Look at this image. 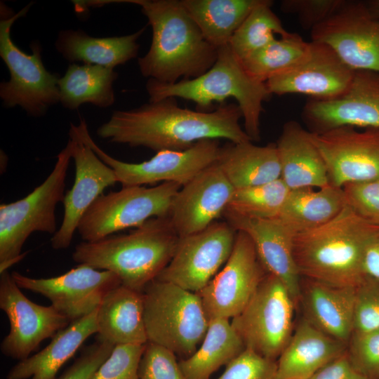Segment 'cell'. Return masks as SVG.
I'll list each match as a JSON object with an SVG mask.
<instances>
[{
	"label": "cell",
	"instance_id": "d6986e66",
	"mask_svg": "<svg viewBox=\"0 0 379 379\" xmlns=\"http://www.w3.org/2000/svg\"><path fill=\"white\" fill-rule=\"evenodd\" d=\"M302 117L312 133L343 126L379 128V72L354 71L343 95L331 100H309Z\"/></svg>",
	"mask_w": 379,
	"mask_h": 379
},
{
	"label": "cell",
	"instance_id": "ffe728a7",
	"mask_svg": "<svg viewBox=\"0 0 379 379\" xmlns=\"http://www.w3.org/2000/svg\"><path fill=\"white\" fill-rule=\"evenodd\" d=\"M72 158L75 176L72 188L65 193L62 204L64 214L60 227L53 235V249L67 248L72 243L79 224L92 204L104 190L117 180L113 169L104 163L85 142L69 133Z\"/></svg>",
	"mask_w": 379,
	"mask_h": 379
},
{
	"label": "cell",
	"instance_id": "b9f144b4",
	"mask_svg": "<svg viewBox=\"0 0 379 379\" xmlns=\"http://www.w3.org/2000/svg\"><path fill=\"white\" fill-rule=\"evenodd\" d=\"M342 188L347 205L363 218L379 225V178L347 183Z\"/></svg>",
	"mask_w": 379,
	"mask_h": 379
},
{
	"label": "cell",
	"instance_id": "7a4b0ae2",
	"mask_svg": "<svg viewBox=\"0 0 379 379\" xmlns=\"http://www.w3.org/2000/svg\"><path fill=\"white\" fill-rule=\"evenodd\" d=\"M139 6L152 29L148 52L138 60L145 77L164 84L197 78L215 62L218 48L211 44L181 0H119Z\"/></svg>",
	"mask_w": 379,
	"mask_h": 379
},
{
	"label": "cell",
	"instance_id": "d590c367",
	"mask_svg": "<svg viewBox=\"0 0 379 379\" xmlns=\"http://www.w3.org/2000/svg\"><path fill=\"white\" fill-rule=\"evenodd\" d=\"M290 190L281 178L260 185L235 189L225 211L248 218H277Z\"/></svg>",
	"mask_w": 379,
	"mask_h": 379
},
{
	"label": "cell",
	"instance_id": "30bf717a",
	"mask_svg": "<svg viewBox=\"0 0 379 379\" xmlns=\"http://www.w3.org/2000/svg\"><path fill=\"white\" fill-rule=\"evenodd\" d=\"M296 305L284 284L267 273L245 308L230 322L246 348L277 361L293 334Z\"/></svg>",
	"mask_w": 379,
	"mask_h": 379
},
{
	"label": "cell",
	"instance_id": "ac0fdd59",
	"mask_svg": "<svg viewBox=\"0 0 379 379\" xmlns=\"http://www.w3.org/2000/svg\"><path fill=\"white\" fill-rule=\"evenodd\" d=\"M354 70L350 68L328 45L310 42L305 57L288 71L266 81L272 94H303L315 100H331L350 87Z\"/></svg>",
	"mask_w": 379,
	"mask_h": 379
},
{
	"label": "cell",
	"instance_id": "9c48e42d",
	"mask_svg": "<svg viewBox=\"0 0 379 379\" xmlns=\"http://www.w3.org/2000/svg\"><path fill=\"white\" fill-rule=\"evenodd\" d=\"M69 132L88 145L113 169L117 182L123 187L142 186L159 182H175L182 187L215 163L221 150L218 140L208 139L199 141L185 150H162L149 160L128 163L103 151L91 138L84 119H81L77 126L71 124Z\"/></svg>",
	"mask_w": 379,
	"mask_h": 379
},
{
	"label": "cell",
	"instance_id": "60d3db41",
	"mask_svg": "<svg viewBox=\"0 0 379 379\" xmlns=\"http://www.w3.org/2000/svg\"><path fill=\"white\" fill-rule=\"evenodd\" d=\"M277 368V361L246 348L226 365L225 370L217 379H274Z\"/></svg>",
	"mask_w": 379,
	"mask_h": 379
},
{
	"label": "cell",
	"instance_id": "ee69618b",
	"mask_svg": "<svg viewBox=\"0 0 379 379\" xmlns=\"http://www.w3.org/2000/svg\"><path fill=\"white\" fill-rule=\"evenodd\" d=\"M114 347V345L97 336L95 343L85 347L79 357L58 379H92Z\"/></svg>",
	"mask_w": 379,
	"mask_h": 379
},
{
	"label": "cell",
	"instance_id": "7c38bea8",
	"mask_svg": "<svg viewBox=\"0 0 379 379\" xmlns=\"http://www.w3.org/2000/svg\"><path fill=\"white\" fill-rule=\"evenodd\" d=\"M237 231L227 222H214L206 229L180 237L175 252L156 279L198 293L229 259Z\"/></svg>",
	"mask_w": 379,
	"mask_h": 379
},
{
	"label": "cell",
	"instance_id": "2e32d148",
	"mask_svg": "<svg viewBox=\"0 0 379 379\" xmlns=\"http://www.w3.org/2000/svg\"><path fill=\"white\" fill-rule=\"evenodd\" d=\"M11 275L20 288L46 298L70 323L97 309L104 296L121 284L113 272L86 265L50 278L29 277L15 271Z\"/></svg>",
	"mask_w": 379,
	"mask_h": 379
},
{
	"label": "cell",
	"instance_id": "ab89813d",
	"mask_svg": "<svg viewBox=\"0 0 379 379\" xmlns=\"http://www.w3.org/2000/svg\"><path fill=\"white\" fill-rule=\"evenodd\" d=\"M379 328V279L364 277L356 286L353 331Z\"/></svg>",
	"mask_w": 379,
	"mask_h": 379
},
{
	"label": "cell",
	"instance_id": "836d02e7",
	"mask_svg": "<svg viewBox=\"0 0 379 379\" xmlns=\"http://www.w3.org/2000/svg\"><path fill=\"white\" fill-rule=\"evenodd\" d=\"M310 42L299 34L290 32L277 38L241 62L252 77L266 83L297 65L307 54Z\"/></svg>",
	"mask_w": 379,
	"mask_h": 379
},
{
	"label": "cell",
	"instance_id": "f6af8a7d",
	"mask_svg": "<svg viewBox=\"0 0 379 379\" xmlns=\"http://www.w3.org/2000/svg\"><path fill=\"white\" fill-rule=\"evenodd\" d=\"M310 379H368L351 364L346 352L333 360Z\"/></svg>",
	"mask_w": 379,
	"mask_h": 379
},
{
	"label": "cell",
	"instance_id": "52a82bcc",
	"mask_svg": "<svg viewBox=\"0 0 379 379\" xmlns=\"http://www.w3.org/2000/svg\"><path fill=\"white\" fill-rule=\"evenodd\" d=\"M148 342L191 356L203 341L209 320L197 293L154 279L142 291Z\"/></svg>",
	"mask_w": 379,
	"mask_h": 379
},
{
	"label": "cell",
	"instance_id": "7bdbcfd3",
	"mask_svg": "<svg viewBox=\"0 0 379 379\" xmlns=\"http://www.w3.org/2000/svg\"><path fill=\"white\" fill-rule=\"evenodd\" d=\"M346 0H284L281 9L294 14L301 26L310 30L334 14Z\"/></svg>",
	"mask_w": 379,
	"mask_h": 379
},
{
	"label": "cell",
	"instance_id": "603a6c76",
	"mask_svg": "<svg viewBox=\"0 0 379 379\" xmlns=\"http://www.w3.org/2000/svg\"><path fill=\"white\" fill-rule=\"evenodd\" d=\"M356 287L301 277L302 317L328 335L347 343L354 330Z\"/></svg>",
	"mask_w": 379,
	"mask_h": 379
},
{
	"label": "cell",
	"instance_id": "f35d334b",
	"mask_svg": "<svg viewBox=\"0 0 379 379\" xmlns=\"http://www.w3.org/2000/svg\"><path fill=\"white\" fill-rule=\"evenodd\" d=\"M138 379H185L175 354L155 343L147 342L140 359Z\"/></svg>",
	"mask_w": 379,
	"mask_h": 379
},
{
	"label": "cell",
	"instance_id": "3957f363",
	"mask_svg": "<svg viewBox=\"0 0 379 379\" xmlns=\"http://www.w3.org/2000/svg\"><path fill=\"white\" fill-rule=\"evenodd\" d=\"M378 232V225L346 205L326 223L293 235V256L300 275L356 287L365 277L363 261L366 247Z\"/></svg>",
	"mask_w": 379,
	"mask_h": 379
},
{
	"label": "cell",
	"instance_id": "8992f818",
	"mask_svg": "<svg viewBox=\"0 0 379 379\" xmlns=\"http://www.w3.org/2000/svg\"><path fill=\"white\" fill-rule=\"evenodd\" d=\"M72 158V142L57 155L45 180L24 198L0 205V273L7 271L27 253L22 248L34 232H57L55 208L65 198V181Z\"/></svg>",
	"mask_w": 379,
	"mask_h": 379
},
{
	"label": "cell",
	"instance_id": "9a60e30c",
	"mask_svg": "<svg viewBox=\"0 0 379 379\" xmlns=\"http://www.w3.org/2000/svg\"><path fill=\"white\" fill-rule=\"evenodd\" d=\"M310 31L312 41L328 45L352 69L379 72V20L365 1L346 0Z\"/></svg>",
	"mask_w": 379,
	"mask_h": 379
},
{
	"label": "cell",
	"instance_id": "ba28073f",
	"mask_svg": "<svg viewBox=\"0 0 379 379\" xmlns=\"http://www.w3.org/2000/svg\"><path fill=\"white\" fill-rule=\"evenodd\" d=\"M30 6L29 4L10 16L1 15L0 56L8 67L10 79L1 83L0 97L6 107L19 106L30 116L38 117L60 102V78L46 69L38 42L32 43V53L27 54L11 38L13 24L25 15Z\"/></svg>",
	"mask_w": 379,
	"mask_h": 379
},
{
	"label": "cell",
	"instance_id": "e0dca14e",
	"mask_svg": "<svg viewBox=\"0 0 379 379\" xmlns=\"http://www.w3.org/2000/svg\"><path fill=\"white\" fill-rule=\"evenodd\" d=\"M310 135L324 161L331 185L343 187L379 178V128L360 131L343 126Z\"/></svg>",
	"mask_w": 379,
	"mask_h": 379
},
{
	"label": "cell",
	"instance_id": "bcb514c9",
	"mask_svg": "<svg viewBox=\"0 0 379 379\" xmlns=\"http://www.w3.org/2000/svg\"><path fill=\"white\" fill-rule=\"evenodd\" d=\"M363 272L366 277L379 279V232L366 247L363 261Z\"/></svg>",
	"mask_w": 379,
	"mask_h": 379
},
{
	"label": "cell",
	"instance_id": "6da1fadb",
	"mask_svg": "<svg viewBox=\"0 0 379 379\" xmlns=\"http://www.w3.org/2000/svg\"><path fill=\"white\" fill-rule=\"evenodd\" d=\"M237 104L221 103L212 111L178 106L175 98L149 102L139 107L114 111L97 135L110 142L145 147L157 152L185 150L199 141L226 139L232 143L251 141L239 124Z\"/></svg>",
	"mask_w": 379,
	"mask_h": 379
},
{
	"label": "cell",
	"instance_id": "44dd1931",
	"mask_svg": "<svg viewBox=\"0 0 379 379\" xmlns=\"http://www.w3.org/2000/svg\"><path fill=\"white\" fill-rule=\"evenodd\" d=\"M234 191L217 162L181 187L168 215L178 235L199 232L215 222L223 215Z\"/></svg>",
	"mask_w": 379,
	"mask_h": 379
},
{
	"label": "cell",
	"instance_id": "7402d4cb",
	"mask_svg": "<svg viewBox=\"0 0 379 379\" xmlns=\"http://www.w3.org/2000/svg\"><path fill=\"white\" fill-rule=\"evenodd\" d=\"M223 216L236 231H243L250 237L267 272L284 284L298 304L301 276L293 256L294 234L277 218H248L226 211Z\"/></svg>",
	"mask_w": 379,
	"mask_h": 379
},
{
	"label": "cell",
	"instance_id": "8fae6325",
	"mask_svg": "<svg viewBox=\"0 0 379 379\" xmlns=\"http://www.w3.org/2000/svg\"><path fill=\"white\" fill-rule=\"evenodd\" d=\"M181 186L165 182L152 187H123L100 196L82 217L77 231L83 241L93 242L147 220L168 216Z\"/></svg>",
	"mask_w": 379,
	"mask_h": 379
},
{
	"label": "cell",
	"instance_id": "e575fe53",
	"mask_svg": "<svg viewBox=\"0 0 379 379\" xmlns=\"http://www.w3.org/2000/svg\"><path fill=\"white\" fill-rule=\"evenodd\" d=\"M272 1L261 0L251 11L231 39L230 45L241 61L274 39L290 32L272 11Z\"/></svg>",
	"mask_w": 379,
	"mask_h": 379
},
{
	"label": "cell",
	"instance_id": "4dcf8cb0",
	"mask_svg": "<svg viewBox=\"0 0 379 379\" xmlns=\"http://www.w3.org/2000/svg\"><path fill=\"white\" fill-rule=\"evenodd\" d=\"M246 349L229 319L209 321L200 347L178 361L185 379H210L221 366L228 364Z\"/></svg>",
	"mask_w": 379,
	"mask_h": 379
},
{
	"label": "cell",
	"instance_id": "cb8c5ba5",
	"mask_svg": "<svg viewBox=\"0 0 379 379\" xmlns=\"http://www.w3.org/2000/svg\"><path fill=\"white\" fill-rule=\"evenodd\" d=\"M346 350V343L324 333L302 317L277 360L274 379H310Z\"/></svg>",
	"mask_w": 379,
	"mask_h": 379
},
{
	"label": "cell",
	"instance_id": "f1b7e54d",
	"mask_svg": "<svg viewBox=\"0 0 379 379\" xmlns=\"http://www.w3.org/2000/svg\"><path fill=\"white\" fill-rule=\"evenodd\" d=\"M217 164L235 189L266 184L281 178L276 143L258 146L252 141L221 147Z\"/></svg>",
	"mask_w": 379,
	"mask_h": 379
},
{
	"label": "cell",
	"instance_id": "4fadbf2b",
	"mask_svg": "<svg viewBox=\"0 0 379 379\" xmlns=\"http://www.w3.org/2000/svg\"><path fill=\"white\" fill-rule=\"evenodd\" d=\"M267 273L250 237L237 231L233 250L224 267L197 293L208 320L237 316Z\"/></svg>",
	"mask_w": 379,
	"mask_h": 379
},
{
	"label": "cell",
	"instance_id": "7dc6e473",
	"mask_svg": "<svg viewBox=\"0 0 379 379\" xmlns=\"http://www.w3.org/2000/svg\"><path fill=\"white\" fill-rule=\"evenodd\" d=\"M365 4L371 15L379 20V0L366 1Z\"/></svg>",
	"mask_w": 379,
	"mask_h": 379
},
{
	"label": "cell",
	"instance_id": "8d00e7d4",
	"mask_svg": "<svg viewBox=\"0 0 379 379\" xmlns=\"http://www.w3.org/2000/svg\"><path fill=\"white\" fill-rule=\"evenodd\" d=\"M346 353L357 371L368 379H379V328L353 331Z\"/></svg>",
	"mask_w": 379,
	"mask_h": 379
},
{
	"label": "cell",
	"instance_id": "4316f807",
	"mask_svg": "<svg viewBox=\"0 0 379 379\" xmlns=\"http://www.w3.org/2000/svg\"><path fill=\"white\" fill-rule=\"evenodd\" d=\"M97 310L58 331L41 351L19 361L10 369L6 379H55L60 368L84 341L97 333Z\"/></svg>",
	"mask_w": 379,
	"mask_h": 379
},
{
	"label": "cell",
	"instance_id": "f546056e",
	"mask_svg": "<svg viewBox=\"0 0 379 379\" xmlns=\"http://www.w3.org/2000/svg\"><path fill=\"white\" fill-rule=\"evenodd\" d=\"M346 205L342 187L298 188L290 190L277 218L295 234L326 223Z\"/></svg>",
	"mask_w": 379,
	"mask_h": 379
},
{
	"label": "cell",
	"instance_id": "d4e9b609",
	"mask_svg": "<svg viewBox=\"0 0 379 379\" xmlns=\"http://www.w3.org/2000/svg\"><path fill=\"white\" fill-rule=\"evenodd\" d=\"M281 179L289 190L330 185L324 161L310 132L295 121L286 122L276 143Z\"/></svg>",
	"mask_w": 379,
	"mask_h": 379
},
{
	"label": "cell",
	"instance_id": "5b68a950",
	"mask_svg": "<svg viewBox=\"0 0 379 379\" xmlns=\"http://www.w3.org/2000/svg\"><path fill=\"white\" fill-rule=\"evenodd\" d=\"M146 89L149 102L168 98H180L194 102L201 111L214 102L223 103L234 98L244 123V131L251 141L260 140V117L262 104L272 95L266 83L252 77L233 52L230 44L218 48L214 65L202 75L164 84L149 79Z\"/></svg>",
	"mask_w": 379,
	"mask_h": 379
},
{
	"label": "cell",
	"instance_id": "5bb4252c",
	"mask_svg": "<svg viewBox=\"0 0 379 379\" xmlns=\"http://www.w3.org/2000/svg\"><path fill=\"white\" fill-rule=\"evenodd\" d=\"M20 289L8 270L0 273V308L10 324V331L1 343V351L19 361L28 358L43 340L70 324L52 305L32 302Z\"/></svg>",
	"mask_w": 379,
	"mask_h": 379
},
{
	"label": "cell",
	"instance_id": "74e56055",
	"mask_svg": "<svg viewBox=\"0 0 379 379\" xmlns=\"http://www.w3.org/2000/svg\"><path fill=\"white\" fill-rule=\"evenodd\" d=\"M145 345L119 344L100 366L92 379H138Z\"/></svg>",
	"mask_w": 379,
	"mask_h": 379
},
{
	"label": "cell",
	"instance_id": "d6a6232c",
	"mask_svg": "<svg viewBox=\"0 0 379 379\" xmlns=\"http://www.w3.org/2000/svg\"><path fill=\"white\" fill-rule=\"evenodd\" d=\"M261 0H181L204 38L217 48L232 37Z\"/></svg>",
	"mask_w": 379,
	"mask_h": 379
},
{
	"label": "cell",
	"instance_id": "277c9868",
	"mask_svg": "<svg viewBox=\"0 0 379 379\" xmlns=\"http://www.w3.org/2000/svg\"><path fill=\"white\" fill-rule=\"evenodd\" d=\"M179 239L169 217H157L126 234L82 241L72 256L78 265L110 271L121 284L142 292L170 262Z\"/></svg>",
	"mask_w": 379,
	"mask_h": 379
},
{
	"label": "cell",
	"instance_id": "83f0119b",
	"mask_svg": "<svg viewBox=\"0 0 379 379\" xmlns=\"http://www.w3.org/2000/svg\"><path fill=\"white\" fill-rule=\"evenodd\" d=\"M145 27L133 34L110 37H93L82 30L59 32L55 42L58 51L69 62H82L114 69L135 58L138 53V39Z\"/></svg>",
	"mask_w": 379,
	"mask_h": 379
},
{
	"label": "cell",
	"instance_id": "1f68e13d",
	"mask_svg": "<svg viewBox=\"0 0 379 379\" xmlns=\"http://www.w3.org/2000/svg\"><path fill=\"white\" fill-rule=\"evenodd\" d=\"M117 76L112 68L72 64L58 81L60 102L70 110L86 103L99 107H110L115 101L113 84Z\"/></svg>",
	"mask_w": 379,
	"mask_h": 379
},
{
	"label": "cell",
	"instance_id": "484cf974",
	"mask_svg": "<svg viewBox=\"0 0 379 379\" xmlns=\"http://www.w3.org/2000/svg\"><path fill=\"white\" fill-rule=\"evenodd\" d=\"M97 336L114 345H145L142 292L123 284L110 290L97 310Z\"/></svg>",
	"mask_w": 379,
	"mask_h": 379
}]
</instances>
